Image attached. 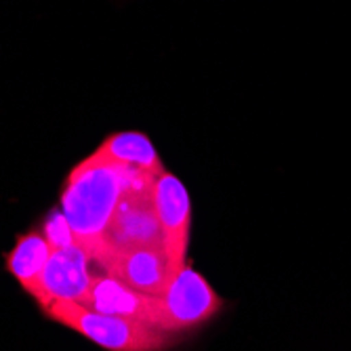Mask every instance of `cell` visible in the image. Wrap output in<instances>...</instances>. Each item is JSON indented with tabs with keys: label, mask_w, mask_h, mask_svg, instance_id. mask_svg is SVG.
Returning <instances> with one entry per match:
<instances>
[{
	"label": "cell",
	"mask_w": 351,
	"mask_h": 351,
	"mask_svg": "<svg viewBox=\"0 0 351 351\" xmlns=\"http://www.w3.org/2000/svg\"><path fill=\"white\" fill-rule=\"evenodd\" d=\"M141 175L147 173L95 160L93 156L70 171L61 189L59 208L70 223L76 244L86 250L90 261L101 246L120 198Z\"/></svg>",
	"instance_id": "1"
},
{
	"label": "cell",
	"mask_w": 351,
	"mask_h": 351,
	"mask_svg": "<svg viewBox=\"0 0 351 351\" xmlns=\"http://www.w3.org/2000/svg\"><path fill=\"white\" fill-rule=\"evenodd\" d=\"M43 313L108 351H167L179 341V335L122 315L95 311L78 301H57Z\"/></svg>",
	"instance_id": "2"
},
{
	"label": "cell",
	"mask_w": 351,
	"mask_h": 351,
	"mask_svg": "<svg viewBox=\"0 0 351 351\" xmlns=\"http://www.w3.org/2000/svg\"><path fill=\"white\" fill-rule=\"evenodd\" d=\"M154 175H141L124 191L93 263L99 265L106 257L122 250L141 246H165L154 204Z\"/></svg>",
	"instance_id": "3"
},
{
	"label": "cell",
	"mask_w": 351,
	"mask_h": 351,
	"mask_svg": "<svg viewBox=\"0 0 351 351\" xmlns=\"http://www.w3.org/2000/svg\"><path fill=\"white\" fill-rule=\"evenodd\" d=\"M162 305V330L181 335L185 330H194L210 322L223 309V299L210 286V282L185 263L169 289L160 295Z\"/></svg>",
	"instance_id": "4"
},
{
	"label": "cell",
	"mask_w": 351,
	"mask_h": 351,
	"mask_svg": "<svg viewBox=\"0 0 351 351\" xmlns=\"http://www.w3.org/2000/svg\"><path fill=\"white\" fill-rule=\"evenodd\" d=\"M90 257L78 244L53 250L51 259L27 293L45 311L57 301H82L93 284V274L88 269Z\"/></svg>",
	"instance_id": "5"
},
{
	"label": "cell",
	"mask_w": 351,
	"mask_h": 351,
	"mask_svg": "<svg viewBox=\"0 0 351 351\" xmlns=\"http://www.w3.org/2000/svg\"><path fill=\"white\" fill-rule=\"evenodd\" d=\"M99 267L122 284L154 297H160L181 269L171 261L165 246H141L114 252L99 263Z\"/></svg>",
	"instance_id": "6"
},
{
	"label": "cell",
	"mask_w": 351,
	"mask_h": 351,
	"mask_svg": "<svg viewBox=\"0 0 351 351\" xmlns=\"http://www.w3.org/2000/svg\"><path fill=\"white\" fill-rule=\"evenodd\" d=\"M154 204L160 223L165 250L177 267L187 263V246L191 232V204L187 187L169 171L154 181Z\"/></svg>",
	"instance_id": "7"
},
{
	"label": "cell",
	"mask_w": 351,
	"mask_h": 351,
	"mask_svg": "<svg viewBox=\"0 0 351 351\" xmlns=\"http://www.w3.org/2000/svg\"><path fill=\"white\" fill-rule=\"evenodd\" d=\"M78 303L95 311L122 315V317H129V320H137V322H143V324H149L162 330L160 297L139 293L108 274L95 276L88 293Z\"/></svg>",
	"instance_id": "8"
},
{
	"label": "cell",
	"mask_w": 351,
	"mask_h": 351,
	"mask_svg": "<svg viewBox=\"0 0 351 351\" xmlns=\"http://www.w3.org/2000/svg\"><path fill=\"white\" fill-rule=\"evenodd\" d=\"M90 156L95 160L129 167V169H135L154 177L162 175L167 171L152 139L137 131H124V133L110 135Z\"/></svg>",
	"instance_id": "9"
},
{
	"label": "cell",
	"mask_w": 351,
	"mask_h": 351,
	"mask_svg": "<svg viewBox=\"0 0 351 351\" xmlns=\"http://www.w3.org/2000/svg\"><path fill=\"white\" fill-rule=\"evenodd\" d=\"M51 254L53 246L49 244L40 228H34L17 236L13 248L5 257V267L11 274V278L19 282L21 289L29 293L32 286L36 284V280L45 271Z\"/></svg>",
	"instance_id": "10"
},
{
	"label": "cell",
	"mask_w": 351,
	"mask_h": 351,
	"mask_svg": "<svg viewBox=\"0 0 351 351\" xmlns=\"http://www.w3.org/2000/svg\"><path fill=\"white\" fill-rule=\"evenodd\" d=\"M40 232L49 240V244L53 246V250L68 248V246H74L76 244L74 232H72L66 215H63V210L59 206H55L53 210L47 213V217L40 223Z\"/></svg>",
	"instance_id": "11"
}]
</instances>
